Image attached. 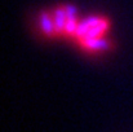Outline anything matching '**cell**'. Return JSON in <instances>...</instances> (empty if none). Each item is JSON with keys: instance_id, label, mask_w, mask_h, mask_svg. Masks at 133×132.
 Returning <instances> with one entry per match:
<instances>
[{"instance_id": "1", "label": "cell", "mask_w": 133, "mask_h": 132, "mask_svg": "<svg viewBox=\"0 0 133 132\" xmlns=\"http://www.w3.org/2000/svg\"><path fill=\"white\" fill-rule=\"evenodd\" d=\"M109 26H110V23H109L107 18L90 17L79 25L74 38H76L78 42H82L84 39H92V38H102L105 35V33L107 31Z\"/></svg>"}, {"instance_id": "2", "label": "cell", "mask_w": 133, "mask_h": 132, "mask_svg": "<svg viewBox=\"0 0 133 132\" xmlns=\"http://www.w3.org/2000/svg\"><path fill=\"white\" fill-rule=\"evenodd\" d=\"M80 47L88 52H102L109 48H111V43L102 38H92V39H84L79 42Z\"/></svg>"}, {"instance_id": "3", "label": "cell", "mask_w": 133, "mask_h": 132, "mask_svg": "<svg viewBox=\"0 0 133 132\" xmlns=\"http://www.w3.org/2000/svg\"><path fill=\"white\" fill-rule=\"evenodd\" d=\"M40 29H42V33L44 34L46 38L57 36L53 14L50 16V14L46 13V12H43V13H42V16H40Z\"/></svg>"}, {"instance_id": "4", "label": "cell", "mask_w": 133, "mask_h": 132, "mask_svg": "<svg viewBox=\"0 0 133 132\" xmlns=\"http://www.w3.org/2000/svg\"><path fill=\"white\" fill-rule=\"evenodd\" d=\"M53 20H54V26H56V33L57 36L63 35L65 33V26H66V21H67V13L65 7H58L54 10L53 14Z\"/></svg>"}]
</instances>
